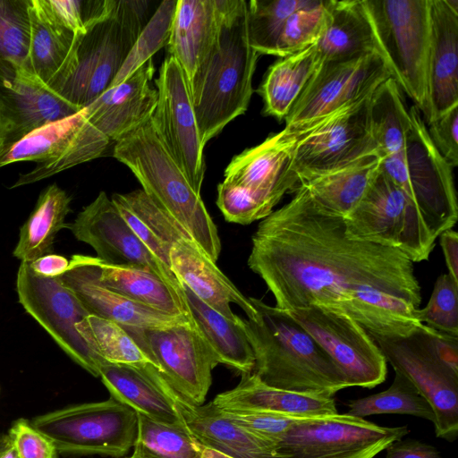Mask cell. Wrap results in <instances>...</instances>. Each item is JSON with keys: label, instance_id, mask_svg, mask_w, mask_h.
Returning <instances> with one entry per match:
<instances>
[{"label": "cell", "instance_id": "obj_54", "mask_svg": "<svg viewBox=\"0 0 458 458\" xmlns=\"http://www.w3.org/2000/svg\"><path fill=\"white\" fill-rule=\"evenodd\" d=\"M439 236L448 274L458 282V234L455 231L448 229Z\"/></svg>", "mask_w": 458, "mask_h": 458}, {"label": "cell", "instance_id": "obj_18", "mask_svg": "<svg viewBox=\"0 0 458 458\" xmlns=\"http://www.w3.org/2000/svg\"><path fill=\"white\" fill-rule=\"evenodd\" d=\"M155 82L157 102L151 116L154 128L192 188L200 194L205 146L199 138L188 83L173 56L164 60Z\"/></svg>", "mask_w": 458, "mask_h": 458}, {"label": "cell", "instance_id": "obj_44", "mask_svg": "<svg viewBox=\"0 0 458 458\" xmlns=\"http://www.w3.org/2000/svg\"><path fill=\"white\" fill-rule=\"evenodd\" d=\"M177 0L163 1L142 29L123 67L110 87L124 81L154 54L167 47Z\"/></svg>", "mask_w": 458, "mask_h": 458}, {"label": "cell", "instance_id": "obj_52", "mask_svg": "<svg viewBox=\"0 0 458 458\" xmlns=\"http://www.w3.org/2000/svg\"><path fill=\"white\" fill-rule=\"evenodd\" d=\"M433 340L439 358L458 373V336L434 329Z\"/></svg>", "mask_w": 458, "mask_h": 458}, {"label": "cell", "instance_id": "obj_10", "mask_svg": "<svg viewBox=\"0 0 458 458\" xmlns=\"http://www.w3.org/2000/svg\"><path fill=\"white\" fill-rule=\"evenodd\" d=\"M31 423L58 453L77 455L123 457L133 448L138 431L137 412L113 397L47 412Z\"/></svg>", "mask_w": 458, "mask_h": 458}, {"label": "cell", "instance_id": "obj_29", "mask_svg": "<svg viewBox=\"0 0 458 458\" xmlns=\"http://www.w3.org/2000/svg\"><path fill=\"white\" fill-rule=\"evenodd\" d=\"M99 377L111 397L150 419L169 424H183L171 397L151 363L141 365L104 362Z\"/></svg>", "mask_w": 458, "mask_h": 458}, {"label": "cell", "instance_id": "obj_1", "mask_svg": "<svg viewBox=\"0 0 458 458\" xmlns=\"http://www.w3.org/2000/svg\"><path fill=\"white\" fill-rule=\"evenodd\" d=\"M248 266L284 311L326 306L378 335H406L420 324L413 262L395 249L350 237L344 217L302 186L259 224Z\"/></svg>", "mask_w": 458, "mask_h": 458}, {"label": "cell", "instance_id": "obj_39", "mask_svg": "<svg viewBox=\"0 0 458 458\" xmlns=\"http://www.w3.org/2000/svg\"><path fill=\"white\" fill-rule=\"evenodd\" d=\"M76 327L91 352L105 362L151 363L127 330L116 322L89 315Z\"/></svg>", "mask_w": 458, "mask_h": 458}, {"label": "cell", "instance_id": "obj_35", "mask_svg": "<svg viewBox=\"0 0 458 458\" xmlns=\"http://www.w3.org/2000/svg\"><path fill=\"white\" fill-rule=\"evenodd\" d=\"M71 197L57 184L45 188L33 211L20 229L13 257L21 262L30 263L53 253L58 232L67 227L65 218L71 211Z\"/></svg>", "mask_w": 458, "mask_h": 458}, {"label": "cell", "instance_id": "obj_15", "mask_svg": "<svg viewBox=\"0 0 458 458\" xmlns=\"http://www.w3.org/2000/svg\"><path fill=\"white\" fill-rule=\"evenodd\" d=\"M392 77L378 53L321 63L285 117V128L302 131L372 92Z\"/></svg>", "mask_w": 458, "mask_h": 458}, {"label": "cell", "instance_id": "obj_50", "mask_svg": "<svg viewBox=\"0 0 458 458\" xmlns=\"http://www.w3.org/2000/svg\"><path fill=\"white\" fill-rule=\"evenodd\" d=\"M428 136L440 155L452 166L458 165V105L426 124Z\"/></svg>", "mask_w": 458, "mask_h": 458}, {"label": "cell", "instance_id": "obj_42", "mask_svg": "<svg viewBox=\"0 0 458 458\" xmlns=\"http://www.w3.org/2000/svg\"><path fill=\"white\" fill-rule=\"evenodd\" d=\"M307 0H251L247 2L250 46L259 55L276 54V45L289 16Z\"/></svg>", "mask_w": 458, "mask_h": 458}, {"label": "cell", "instance_id": "obj_53", "mask_svg": "<svg viewBox=\"0 0 458 458\" xmlns=\"http://www.w3.org/2000/svg\"><path fill=\"white\" fill-rule=\"evenodd\" d=\"M70 260L61 255L47 254L29 263L32 271L45 277H59L69 267Z\"/></svg>", "mask_w": 458, "mask_h": 458}, {"label": "cell", "instance_id": "obj_43", "mask_svg": "<svg viewBox=\"0 0 458 458\" xmlns=\"http://www.w3.org/2000/svg\"><path fill=\"white\" fill-rule=\"evenodd\" d=\"M331 3L307 0L293 13L279 36L275 55L284 57L317 44L326 28Z\"/></svg>", "mask_w": 458, "mask_h": 458}, {"label": "cell", "instance_id": "obj_24", "mask_svg": "<svg viewBox=\"0 0 458 458\" xmlns=\"http://www.w3.org/2000/svg\"><path fill=\"white\" fill-rule=\"evenodd\" d=\"M458 105V0H430L428 106L424 122Z\"/></svg>", "mask_w": 458, "mask_h": 458}, {"label": "cell", "instance_id": "obj_45", "mask_svg": "<svg viewBox=\"0 0 458 458\" xmlns=\"http://www.w3.org/2000/svg\"><path fill=\"white\" fill-rule=\"evenodd\" d=\"M30 43V0H0V56L22 67Z\"/></svg>", "mask_w": 458, "mask_h": 458}, {"label": "cell", "instance_id": "obj_51", "mask_svg": "<svg viewBox=\"0 0 458 458\" xmlns=\"http://www.w3.org/2000/svg\"><path fill=\"white\" fill-rule=\"evenodd\" d=\"M386 450V458H442L437 448L416 439L396 440Z\"/></svg>", "mask_w": 458, "mask_h": 458}, {"label": "cell", "instance_id": "obj_40", "mask_svg": "<svg viewBox=\"0 0 458 458\" xmlns=\"http://www.w3.org/2000/svg\"><path fill=\"white\" fill-rule=\"evenodd\" d=\"M133 445L140 458H199L200 446L184 424H169L138 413Z\"/></svg>", "mask_w": 458, "mask_h": 458}, {"label": "cell", "instance_id": "obj_36", "mask_svg": "<svg viewBox=\"0 0 458 458\" xmlns=\"http://www.w3.org/2000/svg\"><path fill=\"white\" fill-rule=\"evenodd\" d=\"M98 278L108 289L152 310L190 318L185 298L154 273L133 267L114 266L97 258Z\"/></svg>", "mask_w": 458, "mask_h": 458}, {"label": "cell", "instance_id": "obj_11", "mask_svg": "<svg viewBox=\"0 0 458 458\" xmlns=\"http://www.w3.org/2000/svg\"><path fill=\"white\" fill-rule=\"evenodd\" d=\"M409 433L347 413L301 418L275 443L279 458H374Z\"/></svg>", "mask_w": 458, "mask_h": 458}, {"label": "cell", "instance_id": "obj_16", "mask_svg": "<svg viewBox=\"0 0 458 458\" xmlns=\"http://www.w3.org/2000/svg\"><path fill=\"white\" fill-rule=\"evenodd\" d=\"M371 93L305 130L292 165L298 183L377 152L369 116Z\"/></svg>", "mask_w": 458, "mask_h": 458}, {"label": "cell", "instance_id": "obj_32", "mask_svg": "<svg viewBox=\"0 0 458 458\" xmlns=\"http://www.w3.org/2000/svg\"><path fill=\"white\" fill-rule=\"evenodd\" d=\"M182 285L190 318L218 363L241 374L253 372L255 357L242 327V318L234 321L224 317Z\"/></svg>", "mask_w": 458, "mask_h": 458}, {"label": "cell", "instance_id": "obj_28", "mask_svg": "<svg viewBox=\"0 0 458 458\" xmlns=\"http://www.w3.org/2000/svg\"><path fill=\"white\" fill-rule=\"evenodd\" d=\"M210 403L218 410L272 412L296 418L338 413L333 397L272 387L253 372L242 374L234 388L217 394Z\"/></svg>", "mask_w": 458, "mask_h": 458}, {"label": "cell", "instance_id": "obj_8", "mask_svg": "<svg viewBox=\"0 0 458 458\" xmlns=\"http://www.w3.org/2000/svg\"><path fill=\"white\" fill-rule=\"evenodd\" d=\"M344 222L350 237L395 249L413 263L427 260L437 240L415 204L381 169Z\"/></svg>", "mask_w": 458, "mask_h": 458}, {"label": "cell", "instance_id": "obj_23", "mask_svg": "<svg viewBox=\"0 0 458 458\" xmlns=\"http://www.w3.org/2000/svg\"><path fill=\"white\" fill-rule=\"evenodd\" d=\"M154 72L151 58L124 81L110 87L84 107L85 118L115 142L147 123L157 102V90L150 87Z\"/></svg>", "mask_w": 458, "mask_h": 458}, {"label": "cell", "instance_id": "obj_27", "mask_svg": "<svg viewBox=\"0 0 458 458\" xmlns=\"http://www.w3.org/2000/svg\"><path fill=\"white\" fill-rule=\"evenodd\" d=\"M220 20L221 0H177L167 47L189 89L211 54Z\"/></svg>", "mask_w": 458, "mask_h": 458}, {"label": "cell", "instance_id": "obj_21", "mask_svg": "<svg viewBox=\"0 0 458 458\" xmlns=\"http://www.w3.org/2000/svg\"><path fill=\"white\" fill-rule=\"evenodd\" d=\"M301 132L284 127L262 143L234 157L225 170L226 186L238 189L271 209L288 191L298 187L292 170L293 159Z\"/></svg>", "mask_w": 458, "mask_h": 458}, {"label": "cell", "instance_id": "obj_20", "mask_svg": "<svg viewBox=\"0 0 458 458\" xmlns=\"http://www.w3.org/2000/svg\"><path fill=\"white\" fill-rule=\"evenodd\" d=\"M80 111L22 67L0 56V149Z\"/></svg>", "mask_w": 458, "mask_h": 458}, {"label": "cell", "instance_id": "obj_5", "mask_svg": "<svg viewBox=\"0 0 458 458\" xmlns=\"http://www.w3.org/2000/svg\"><path fill=\"white\" fill-rule=\"evenodd\" d=\"M147 2L116 0L105 17L77 34L71 61L50 90L80 110L108 89L144 28Z\"/></svg>", "mask_w": 458, "mask_h": 458}, {"label": "cell", "instance_id": "obj_25", "mask_svg": "<svg viewBox=\"0 0 458 458\" xmlns=\"http://www.w3.org/2000/svg\"><path fill=\"white\" fill-rule=\"evenodd\" d=\"M160 380L199 445L231 458H279L269 443L230 420L210 403L195 405L177 393L161 374Z\"/></svg>", "mask_w": 458, "mask_h": 458}, {"label": "cell", "instance_id": "obj_55", "mask_svg": "<svg viewBox=\"0 0 458 458\" xmlns=\"http://www.w3.org/2000/svg\"><path fill=\"white\" fill-rule=\"evenodd\" d=\"M0 458H18L16 448L9 434L0 436Z\"/></svg>", "mask_w": 458, "mask_h": 458}, {"label": "cell", "instance_id": "obj_26", "mask_svg": "<svg viewBox=\"0 0 458 458\" xmlns=\"http://www.w3.org/2000/svg\"><path fill=\"white\" fill-rule=\"evenodd\" d=\"M170 268L181 284L199 300L231 320H238L231 303L253 318L256 311L249 298L216 267L191 237L174 242L169 251Z\"/></svg>", "mask_w": 458, "mask_h": 458}, {"label": "cell", "instance_id": "obj_9", "mask_svg": "<svg viewBox=\"0 0 458 458\" xmlns=\"http://www.w3.org/2000/svg\"><path fill=\"white\" fill-rule=\"evenodd\" d=\"M368 333L386 362L406 377L430 404L437 437L454 441L458 434V373L439 358L434 329L419 324L406 335Z\"/></svg>", "mask_w": 458, "mask_h": 458}, {"label": "cell", "instance_id": "obj_30", "mask_svg": "<svg viewBox=\"0 0 458 458\" xmlns=\"http://www.w3.org/2000/svg\"><path fill=\"white\" fill-rule=\"evenodd\" d=\"M30 43L22 68L50 89L67 68L77 38L52 13L47 0H30Z\"/></svg>", "mask_w": 458, "mask_h": 458}, {"label": "cell", "instance_id": "obj_4", "mask_svg": "<svg viewBox=\"0 0 458 458\" xmlns=\"http://www.w3.org/2000/svg\"><path fill=\"white\" fill-rule=\"evenodd\" d=\"M113 156L131 169L150 199L177 221L216 263L221 251L217 228L151 119L116 141Z\"/></svg>", "mask_w": 458, "mask_h": 458}, {"label": "cell", "instance_id": "obj_57", "mask_svg": "<svg viewBox=\"0 0 458 458\" xmlns=\"http://www.w3.org/2000/svg\"><path fill=\"white\" fill-rule=\"evenodd\" d=\"M127 458H140V457H138V456H136V455L132 454L131 456L127 457Z\"/></svg>", "mask_w": 458, "mask_h": 458}, {"label": "cell", "instance_id": "obj_12", "mask_svg": "<svg viewBox=\"0 0 458 458\" xmlns=\"http://www.w3.org/2000/svg\"><path fill=\"white\" fill-rule=\"evenodd\" d=\"M110 140L91 125L82 110L39 127L0 149V167L19 161H35L36 167L21 174L12 188L46 179L101 157Z\"/></svg>", "mask_w": 458, "mask_h": 458}, {"label": "cell", "instance_id": "obj_37", "mask_svg": "<svg viewBox=\"0 0 458 458\" xmlns=\"http://www.w3.org/2000/svg\"><path fill=\"white\" fill-rule=\"evenodd\" d=\"M321 63L316 44L276 62L259 89L265 113L285 119Z\"/></svg>", "mask_w": 458, "mask_h": 458}, {"label": "cell", "instance_id": "obj_22", "mask_svg": "<svg viewBox=\"0 0 458 458\" xmlns=\"http://www.w3.org/2000/svg\"><path fill=\"white\" fill-rule=\"evenodd\" d=\"M98 274L96 257L75 254L70 259L68 269L59 276L89 315L123 327L140 328L165 327L191 320L187 317L168 315L127 299L103 285Z\"/></svg>", "mask_w": 458, "mask_h": 458}, {"label": "cell", "instance_id": "obj_33", "mask_svg": "<svg viewBox=\"0 0 458 458\" xmlns=\"http://www.w3.org/2000/svg\"><path fill=\"white\" fill-rule=\"evenodd\" d=\"M111 199L141 242L171 270L170 249L177 241L191 236L189 233L158 208L142 189L125 194L114 193Z\"/></svg>", "mask_w": 458, "mask_h": 458}, {"label": "cell", "instance_id": "obj_47", "mask_svg": "<svg viewBox=\"0 0 458 458\" xmlns=\"http://www.w3.org/2000/svg\"><path fill=\"white\" fill-rule=\"evenodd\" d=\"M116 0H47L56 20L75 34L84 33L89 27L105 17Z\"/></svg>", "mask_w": 458, "mask_h": 458}, {"label": "cell", "instance_id": "obj_38", "mask_svg": "<svg viewBox=\"0 0 458 458\" xmlns=\"http://www.w3.org/2000/svg\"><path fill=\"white\" fill-rule=\"evenodd\" d=\"M369 116L372 137L381 158L403 152L411 116L401 88L393 77L383 81L372 91Z\"/></svg>", "mask_w": 458, "mask_h": 458}, {"label": "cell", "instance_id": "obj_48", "mask_svg": "<svg viewBox=\"0 0 458 458\" xmlns=\"http://www.w3.org/2000/svg\"><path fill=\"white\" fill-rule=\"evenodd\" d=\"M216 410L238 426L269 443L273 448L287 429L301 419L272 412Z\"/></svg>", "mask_w": 458, "mask_h": 458}, {"label": "cell", "instance_id": "obj_19", "mask_svg": "<svg viewBox=\"0 0 458 458\" xmlns=\"http://www.w3.org/2000/svg\"><path fill=\"white\" fill-rule=\"evenodd\" d=\"M66 228L78 241L91 246L96 258L102 262L148 270L184 297L182 285L175 275L141 242L105 191H100Z\"/></svg>", "mask_w": 458, "mask_h": 458}, {"label": "cell", "instance_id": "obj_41", "mask_svg": "<svg viewBox=\"0 0 458 458\" xmlns=\"http://www.w3.org/2000/svg\"><path fill=\"white\" fill-rule=\"evenodd\" d=\"M394 372V381L386 390L350 400L346 413L360 418L377 414H405L434 422L435 414L430 404L406 377Z\"/></svg>", "mask_w": 458, "mask_h": 458}, {"label": "cell", "instance_id": "obj_46", "mask_svg": "<svg viewBox=\"0 0 458 458\" xmlns=\"http://www.w3.org/2000/svg\"><path fill=\"white\" fill-rule=\"evenodd\" d=\"M415 316L420 324L458 336V282L448 273L439 276L427 305Z\"/></svg>", "mask_w": 458, "mask_h": 458}, {"label": "cell", "instance_id": "obj_17", "mask_svg": "<svg viewBox=\"0 0 458 458\" xmlns=\"http://www.w3.org/2000/svg\"><path fill=\"white\" fill-rule=\"evenodd\" d=\"M19 302L78 365L99 377L105 362L89 348L77 330V324L89 315L60 280L35 274L29 263L21 262L16 278Z\"/></svg>", "mask_w": 458, "mask_h": 458}, {"label": "cell", "instance_id": "obj_56", "mask_svg": "<svg viewBox=\"0 0 458 458\" xmlns=\"http://www.w3.org/2000/svg\"><path fill=\"white\" fill-rule=\"evenodd\" d=\"M200 457L199 458H231L213 449L200 445Z\"/></svg>", "mask_w": 458, "mask_h": 458}, {"label": "cell", "instance_id": "obj_49", "mask_svg": "<svg viewBox=\"0 0 458 458\" xmlns=\"http://www.w3.org/2000/svg\"><path fill=\"white\" fill-rule=\"evenodd\" d=\"M8 434L18 458H57L58 451L53 441L26 419L13 421Z\"/></svg>", "mask_w": 458, "mask_h": 458}, {"label": "cell", "instance_id": "obj_14", "mask_svg": "<svg viewBox=\"0 0 458 458\" xmlns=\"http://www.w3.org/2000/svg\"><path fill=\"white\" fill-rule=\"evenodd\" d=\"M328 354L348 387L373 388L385 381L386 360L368 331L349 315L318 305L286 311Z\"/></svg>", "mask_w": 458, "mask_h": 458}, {"label": "cell", "instance_id": "obj_13", "mask_svg": "<svg viewBox=\"0 0 458 458\" xmlns=\"http://www.w3.org/2000/svg\"><path fill=\"white\" fill-rule=\"evenodd\" d=\"M167 383L195 405H202L219 364L191 320L165 327H123Z\"/></svg>", "mask_w": 458, "mask_h": 458}, {"label": "cell", "instance_id": "obj_3", "mask_svg": "<svg viewBox=\"0 0 458 458\" xmlns=\"http://www.w3.org/2000/svg\"><path fill=\"white\" fill-rule=\"evenodd\" d=\"M259 54L249 39L247 1L221 0V20L211 54L190 88L201 143L243 114L253 93Z\"/></svg>", "mask_w": 458, "mask_h": 458}, {"label": "cell", "instance_id": "obj_34", "mask_svg": "<svg viewBox=\"0 0 458 458\" xmlns=\"http://www.w3.org/2000/svg\"><path fill=\"white\" fill-rule=\"evenodd\" d=\"M377 152L368 154L343 167L301 181L310 196L323 208L343 217L360 202L380 169Z\"/></svg>", "mask_w": 458, "mask_h": 458}, {"label": "cell", "instance_id": "obj_6", "mask_svg": "<svg viewBox=\"0 0 458 458\" xmlns=\"http://www.w3.org/2000/svg\"><path fill=\"white\" fill-rule=\"evenodd\" d=\"M409 113L404 151L382 157L380 169L415 204L437 238L458 218L453 167L433 145L419 108L412 106Z\"/></svg>", "mask_w": 458, "mask_h": 458}, {"label": "cell", "instance_id": "obj_31", "mask_svg": "<svg viewBox=\"0 0 458 458\" xmlns=\"http://www.w3.org/2000/svg\"><path fill=\"white\" fill-rule=\"evenodd\" d=\"M316 46L322 63L381 55L363 0H332L326 28Z\"/></svg>", "mask_w": 458, "mask_h": 458}, {"label": "cell", "instance_id": "obj_2", "mask_svg": "<svg viewBox=\"0 0 458 458\" xmlns=\"http://www.w3.org/2000/svg\"><path fill=\"white\" fill-rule=\"evenodd\" d=\"M253 318L242 327L255 357L253 373L266 385L333 397L346 378L316 340L286 311L250 297Z\"/></svg>", "mask_w": 458, "mask_h": 458}, {"label": "cell", "instance_id": "obj_7", "mask_svg": "<svg viewBox=\"0 0 458 458\" xmlns=\"http://www.w3.org/2000/svg\"><path fill=\"white\" fill-rule=\"evenodd\" d=\"M391 76L423 113L428 106L430 0H363Z\"/></svg>", "mask_w": 458, "mask_h": 458}]
</instances>
